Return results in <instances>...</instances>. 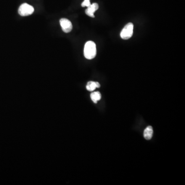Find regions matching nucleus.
Returning a JSON list of instances; mask_svg holds the SVG:
<instances>
[{"mask_svg":"<svg viewBox=\"0 0 185 185\" xmlns=\"http://www.w3.org/2000/svg\"><path fill=\"white\" fill-rule=\"evenodd\" d=\"M98 8H99V5L97 3H95L91 4L89 6L87 7V9L85 10V13L90 17L94 18L95 17L94 13L98 10Z\"/></svg>","mask_w":185,"mask_h":185,"instance_id":"nucleus-5","label":"nucleus"},{"mask_svg":"<svg viewBox=\"0 0 185 185\" xmlns=\"http://www.w3.org/2000/svg\"><path fill=\"white\" fill-rule=\"evenodd\" d=\"M60 23L62 31L65 33L71 32L72 29V25L71 21L65 18H62L60 20Z\"/></svg>","mask_w":185,"mask_h":185,"instance_id":"nucleus-4","label":"nucleus"},{"mask_svg":"<svg viewBox=\"0 0 185 185\" xmlns=\"http://www.w3.org/2000/svg\"><path fill=\"white\" fill-rule=\"evenodd\" d=\"M100 87V84L98 82L89 81L87 82V86H86V88L87 89V90L90 91V92H92L95 90L96 88Z\"/></svg>","mask_w":185,"mask_h":185,"instance_id":"nucleus-6","label":"nucleus"},{"mask_svg":"<svg viewBox=\"0 0 185 185\" xmlns=\"http://www.w3.org/2000/svg\"><path fill=\"white\" fill-rule=\"evenodd\" d=\"M153 128L151 126H148L146 129H145L143 132V136L146 140H149L151 139L153 136Z\"/></svg>","mask_w":185,"mask_h":185,"instance_id":"nucleus-7","label":"nucleus"},{"mask_svg":"<svg viewBox=\"0 0 185 185\" xmlns=\"http://www.w3.org/2000/svg\"><path fill=\"white\" fill-rule=\"evenodd\" d=\"M35 11L32 6L27 3H23L20 5L18 9V13L20 16L23 17L28 16L32 15Z\"/></svg>","mask_w":185,"mask_h":185,"instance_id":"nucleus-3","label":"nucleus"},{"mask_svg":"<svg viewBox=\"0 0 185 185\" xmlns=\"http://www.w3.org/2000/svg\"><path fill=\"white\" fill-rule=\"evenodd\" d=\"M91 5L90 0H84L81 4L82 7H88Z\"/></svg>","mask_w":185,"mask_h":185,"instance_id":"nucleus-9","label":"nucleus"},{"mask_svg":"<svg viewBox=\"0 0 185 185\" xmlns=\"http://www.w3.org/2000/svg\"><path fill=\"white\" fill-rule=\"evenodd\" d=\"M96 46L94 42L91 41L85 43L84 48V55L87 59H93L96 56Z\"/></svg>","mask_w":185,"mask_h":185,"instance_id":"nucleus-1","label":"nucleus"},{"mask_svg":"<svg viewBox=\"0 0 185 185\" xmlns=\"http://www.w3.org/2000/svg\"><path fill=\"white\" fill-rule=\"evenodd\" d=\"M91 98L94 103H97L98 101L101 99L102 95L99 92H93L91 94Z\"/></svg>","mask_w":185,"mask_h":185,"instance_id":"nucleus-8","label":"nucleus"},{"mask_svg":"<svg viewBox=\"0 0 185 185\" xmlns=\"http://www.w3.org/2000/svg\"><path fill=\"white\" fill-rule=\"evenodd\" d=\"M133 24L132 23H128L121 32V38L124 40H128L131 38L133 33Z\"/></svg>","mask_w":185,"mask_h":185,"instance_id":"nucleus-2","label":"nucleus"}]
</instances>
